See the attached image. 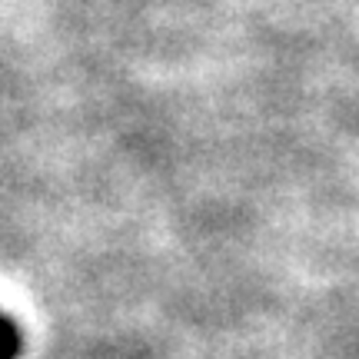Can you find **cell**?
<instances>
[{"label": "cell", "instance_id": "6da1fadb", "mask_svg": "<svg viewBox=\"0 0 359 359\" xmlns=\"http://www.w3.org/2000/svg\"><path fill=\"white\" fill-rule=\"evenodd\" d=\"M24 353V333L13 316L0 309V359H20Z\"/></svg>", "mask_w": 359, "mask_h": 359}]
</instances>
